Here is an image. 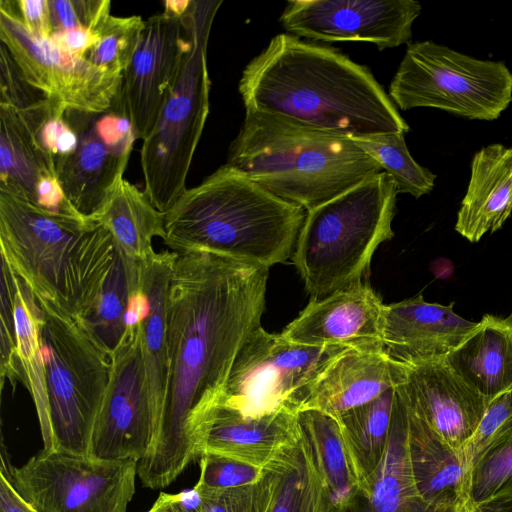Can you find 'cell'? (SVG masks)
<instances>
[{"mask_svg":"<svg viewBox=\"0 0 512 512\" xmlns=\"http://www.w3.org/2000/svg\"><path fill=\"white\" fill-rule=\"evenodd\" d=\"M269 268L207 252L177 253L167 297L170 374L162 420L137 464L165 488L195 461L193 433L217 406L233 363L260 327Z\"/></svg>","mask_w":512,"mask_h":512,"instance_id":"6da1fadb","label":"cell"},{"mask_svg":"<svg viewBox=\"0 0 512 512\" xmlns=\"http://www.w3.org/2000/svg\"><path fill=\"white\" fill-rule=\"evenodd\" d=\"M239 93L245 109L349 138L409 131L366 66L288 33L247 64Z\"/></svg>","mask_w":512,"mask_h":512,"instance_id":"7a4b0ae2","label":"cell"},{"mask_svg":"<svg viewBox=\"0 0 512 512\" xmlns=\"http://www.w3.org/2000/svg\"><path fill=\"white\" fill-rule=\"evenodd\" d=\"M307 211L229 164L186 188L165 212L164 243L270 268L294 252Z\"/></svg>","mask_w":512,"mask_h":512,"instance_id":"3957f363","label":"cell"},{"mask_svg":"<svg viewBox=\"0 0 512 512\" xmlns=\"http://www.w3.org/2000/svg\"><path fill=\"white\" fill-rule=\"evenodd\" d=\"M1 258L38 302L83 320L113 264L116 243L100 223L52 214L0 190Z\"/></svg>","mask_w":512,"mask_h":512,"instance_id":"277c9868","label":"cell"},{"mask_svg":"<svg viewBox=\"0 0 512 512\" xmlns=\"http://www.w3.org/2000/svg\"><path fill=\"white\" fill-rule=\"evenodd\" d=\"M227 164L310 211L382 171L349 137L246 109Z\"/></svg>","mask_w":512,"mask_h":512,"instance_id":"5b68a950","label":"cell"},{"mask_svg":"<svg viewBox=\"0 0 512 512\" xmlns=\"http://www.w3.org/2000/svg\"><path fill=\"white\" fill-rule=\"evenodd\" d=\"M397 194L381 171L307 211L292 260L311 299L362 282L377 247L394 235Z\"/></svg>","mask_w":512,"mask_h":512,"instance_id":"8992f818","label":"cell"},{"mask_svg":"<svg viewBox=\"0 0 512 512\" xmlns=\"http://www.w3.org/2000/svg\"><path fill=\"white\" fill-rule=\"evenodd\" d=\"M221 4V0L191 1L188 53L156 125L142 142L144 193L163 213L187 188L186 178L209 113L207 44Z\"/></svg>","mask_w":512,"mask_h":512,"instance_id":"52a82bcc","label":"cell"},{"mask_svg":"<svg viewBox=\"0 0 512 512\" xmlns=\"http://www.w3.org/2000/svg\"><path fill=\"white\" fill-rule=\"evenodd\" d=\"M38 304L43 314L52 450L89 456L109 384L111 355L81 319L51 303Z\"/></svg>","mask_w":512,"mask_h":512,"instance_id":"ba28073f","label":"cell"},{"mask_svg":"<svg viewBox=\"0 0 512 512\" xmlns=\"http://www.w3.org/2000/svg\"><path fill=\"white\" fill-rule=\"evenodd\" d=\"M389 97L403 111L431 107L491 121L512 102V72L502 61L477 59L430 40L417 41L407 45Z\"/></svg>","mask_w":512,"mask_h":512,"instance_id":"9c48e42d","label":"cell"},{"mask_svg":"<svg viewBox=\"0 0 512 512\" xmlns=\"http://www.w3.org/2000/svg\"><path fill=\"white\" fill-rule=\"evenodd\" d=\"M349 347L307 346L256 328L233 363L218 405L244 417L304 409L313 385Z\"/></svg>","mask_w":512,"mask_h":512,"instance_id":"30bf717a","label":"cell"},{"mask_svg":"<svg viewBox=\"0 0 512 512\" xmlns=\"http://www.w3.org/2000/svg\"><path fill=\"white\" fill-rule=\"evenodd\" d=\"M136 460H103L43 449L0 472L37 512H126L135 493Z\"/></svg>","mask_w":512,"mask_h":512,"instance_id":"8fae6325","label":"cell"},{"mask_svg":"<svg viewBox=\"0 0 512 512\" xmlns=\"http://www.w3.org/2000/svg\"><path fill=\"white\" fill-rule=\"evenodd\" d=\"M0 43L32 87L67 109L100 113L120 93L123 75L104 71L60 48L51 38L30 33L14 0L0 1Z\"/></svg>","mask_w":512,"mask_h":512,"instance_id":"7c38bea8","label":"cell"},{"mask_svg":"<svg viewBox=\"0 0 512 512\" xmlns=\"http://www.w3.org/2000/svg\"><path fill=\"white\" fill-rule=\"evenodd\" d=\"M156 431L139 322L126 328L111 353L109 384L94 425L89 457L139 462L150 450Z\"/></svg>","mask_w":512,"mask_h":512,"instance_id":"4fadbf2b","label":"cell"},{"mask_svg":"<svg viewBox=\"0 0 512 512\" xmlns=\"http://www.w3.org/2000/svg\"><path fill=\"white\" fill-rule=\"evenodd\" d=\"M65 116L78 141L56 177L73 207L92 219L123 179L136 136L120 93L106 111L68 109Z\"/></svg>","mask_w":512,"mask_h":512,"instance_id":"5bb4252c","label":"cell"},{"mask_svg":"<svg viewBox=\"0 0 512 512\" xmlns=\"http://www.w3.org/2000/svg\"><path fill=\"white\" fill-rule=\"evenodd\" d=\"M421 9L414 0H291L280 22L299 38L369 42L382 51L410 43Z\"/></svg>","mask_w":512,"mask_h":512,"instance_id":"9a60e30c","label":"cell"},{"mask_svg":"<svg viewBox=\"0 0 512 512\" xmlns=\"http://www.w3.org/2000/svg\"><path fill=\"white\" fill-rule=\"evenodd\" d=\"M189 47L188 11L182 18L162 12L145 21L120 90L136 139L143 141L156 125Z\"/></svg>","mask_w":512,"mask_h":512,"instance_id":"2e32d148","label":"cell"},{"mask_svg":"<svg viewBox=\"0 0 512 512\" xmlns=\"http://www.w3.org/2000/svg\"><path fill=\"white\" fill-rule=\"evenodd\" d=\"M406 366L405 381L396 387L403 400L462 453L490 402L456 375L444 358Z\"/></svg>","mask_w":512,"mask_h":512,"instance_id":"e0dca14e","label":"cell"},{"mask_svg":"<svg viewBox=\"0 0 512 512\" xmlns=\"http://www.w3.org/2000/svg\"><path fill=\"white\" fill-rule=\"evenodd\" d=\"M383 309L379 296L362 281L324 298L311 299L281 334L291 342L307 346L380 350L384 349Z\"/></svg>","mask_w":512,"mask_h":512,"instance_id":"ac0fdd59","label":"cell"},{"mask_svg":"<svg viewBox=\"0 0 512 512\" xmlns=\"http://www.w3.org/2000/svg\"><path fill=\"white\" fill-rule=\"evenodd\" d=\"M301 436L299 412L252 418L218 405L194 430V457L215 454L265 468L293 449Z\"/></svg>","mask_w":512,"mask_h":512,"instance_id":"d6986e66","label":"cell"},{"mask_svg":"<svg viewBox=\"0 0 512 512\" xmlns=\"http://www.w3.org/2000/svg\"><path fill=\"white\" fill-rule=\"evenodd\" d=\"M450 305L429 303L420 294L384 305V351L406 365L445 358L478 326Z\"/></svg>","mask_w":512,"mask_h":512,"instance_id":"ffe728a7","label":"cell"},{"mask_svg":"<svg viewBox=\"0 0 512 512\" xmlns=\"http://www.w3.org/2000/svg\"><path fill=\"white\" fill-rule=\"evenodd\" d=\"M406 364L384 349L349 348L338 355L313 385L304 409L333 418L364 405L405 381Z\"/></svg>","mask_w":512,"mask_h":512,"instance_id":"44dd1931","label":"cell"},{"mask_svg":"<svg viewBox=\"0 0 512 512\" xmlns=\"http://www.w3.org/2000/svg\"><path fill=\"white\" fill-rule=\"evenodd\" d=\"M405 405L407 455L419 495L432 506L463 512L469 479L463 454Z\"/></svg>","mask_w":512,"mask_h":512,"instance_id":"7402d4cb","label":"cell"},{"mask_svg":"<svg viewBox=\"0 0 512 512\" xmlns=\"http://www.w3.org/2000/svg\"><path fill=\"white\" fill-rule=\"evenodd\" d=\"M407 409L396 388L388 444L366 491L358 489L347 501L327 512H462L428 504L418 493L407 455Z\"/></svg>","mask_w":512,"mask_h":512,"instance_id":"603a6c76","label":"cell"},{"mask_svg":"<svg viewBox=\"0 0 512 512\" xmlns=\"http://www.w3.org/2000/svg\"><path fill=\"white\" fill-rule=\"evenodd\" d=\"M512 213V147L490 144L471 161L467 191L457 213L455 230L478 242L499 230Z\"/></svg>","mask_w":512,"mask_h":512,"instance_id":"cb8c5ba5","label":"cell"},{"mask_svg":"<svg viewBox=\"0 0 512 512\" xmlns=\"http://www.w3.org/2000/svg\"><path fill=\"white\" fill-rule=\"evenodd\" d=\"M176 256V252L164 251L139 261L140 283L146 297V310L140 321L141 345L157 431L169 385L167 297Z\"/></svg>","mask_w":512,"mask_h":512,"instance_id":"d4e9b609","label":"cell"},{"mask_svg":"<svg viewBox=\"0 0 512 512\" xmlns=\"http://www.w3.org/2000/svg\"><path fill=\"white\" fill-rule=\"evenodd\" d=\"M444 360L489 402L512 391V315L501 318L485 314Z\"/></svg>","mask_w":512,"mask_h":512,"instance_id":"484cf974","label":"cell"},{"mask_svg":"<svg viewBox=\"0 0 512 512\" xmlns=\"http://www.w3.org/2000/svg\"><path fill=\"white\" fill-rule=\"evenodd\" d=\"M92 220L104 226L116 245L137 261L156 253L152 247L154 237H165V213L154 207L144 191L124 178Z\"/></svg>","mask_w":512,"mask_h":512,"instance_id":"4316f807","label":"cell"},{"mask_svg":"<svg viewBox=\"0 0 512 512\" xmlns=\"http://www.w3.org/2000/svg\"><path fill=\"white\" fill-rule=\"evenodd\" d=\"M11 290L22 384L27 388L34 401L44 449L52 450L46 363L42 343V310L30 289L12 269Z\"/></svg>","mask_w":512,"mask_h":512,"instance_id":"83f0119b","label":"cell"},{"mask_svg":"<svg viewBox=\"0 0 512 512\" xmlns=\"http://www.w3.org/2000/svg\"><path fill=\"white\" fill-rule=\"evenodd\" d=\"M396 388L339 416V432L359 489L366 491L389 440Z\"/></svg>","mask_w":512,"mask_h":512,"instance_id":"f1b7e54d","label":"cell"},{"mask_svg":"<svg viewBox=\"0 0 512 512\" xmlns=\"http://www.w3.org/2000/svg\"><path fill=\"white\" fill-rule=\"evenodd\" d=\"M299 424L328 492V507L347 501L358 489L336 419L315 410L299 412Z\"/></svg>","mask_w":512,"mask_h":512,"instance_id":"f546056e","label":"cell"},{"mask_svg":"<svg viewBox=\"0 0 512 512\" xmlns=\"http://www.w3.org/2000/svg\"><path fill=\"white\" fill-rule=\"evenodd\" d=\"M50 175L54 174L15 110L0 105V190L35 204L40 182Z\"/></svg>","mask_w":512,"mask_h":512,"instance_id":"4dcf8cb0","label":"cell"},{"mask_svg":"<svg viewBox=\"0 0 512 512\" xmlns=\"http://www.w3.org/2000/svg\"><path fill=\"white\" fill-rule=\"evenodd\" d=\"M139 277L140 262L116 245L111 269L92 310L82 320L110 355L126 331V316Z\"/></svg>","mask_w":512,"mask_h":512,"instance_id":"1f68e13d","label":"cell"},{"mask_svg":"<svg viewBox=\"0 0 512 512\" xmlns=\"http://www.w3.org/2000/svg\"><path fill=\"white\" fill-rule=\"evenodd\" d=\"M404 135L384 133L350 139L392 178L398 193L419 198L433 190L436 175L413 159Z\"/></svg>","mask_w":512,"mask_h":512,"instance_id":"d6a6232c","label":"cell"},{"mask_svg":"<svg viewBox=\"0 0 512 512\" xmlns=\"http://www.w3.org/2000/svg\"><path fill=\"white\" fill-rule=\"evenodd\" d=\"M296 446L270 463L256 483L235 488H210L197 483L193 491L197 496L199 510L269 512L279 482Z\"/></svg>","mask_w":512,"mask_h":512,"instance_id":"836d02e7","label":"cell"},{"mask_svg":"<svg viewBox=\"0 0 512 512\" xmlns=\"http://www.w3.org/2000/svg\"><path fill=\"white\" fill-rule=\"evenodd\" d=\"M508 490H512V415L470 467L465 506Z\"/></svg>","mask_w":512,"mask_h":512,"instance_id":"e575fe53","label":"cell"},{"mask_svg":"<svg viewBox=\"0 0 512 512\" xmlns=\"http://www.w3.org/2000/svg\"><path fill=\"white\" fill-rule=\"evenodd\" d=\"M145 21L140 16L110 15L100 28V37L85 58L94 66L123 75L138 46Z\"/></svg>","mask_w":512,"mask_h":512,"instance_id":"d590c367","label":"cell"},{"mask_svg":"<svg viewBox=\"0 0 512 512\" xmlns=\"http://www.w3.org/2000/svg\"><path fill=\"white\" fill-rule=\"evenodd\" d=\"M311 448L303 433L277 487L269 512H303L310 486Z\"/></svg>","mask_w":512,"mask_h":512,"instance_id":"8d00e7d4","label":"cell"},{"mask_svg":"<svg viewBox=\"0 0 512 512\" xmlns=\"http://www.w3.org/2000/svg\"><path fill=\"white\" fill-rule=\"evenodd\" d=\"M0 350L1 388L6 380L12 387L22 383V371L17 356V338L11 290V269L1 258Z\"/></svg>","mask_w":512,"mask_h":512,"instance_id":"74e56055","label":"cell"},{"mask_svg":"<svg viewBox=\"0 0 512 512\" xmlns=\"http://www.w3.org/2000/svg\"><path fill=\"white\" fill-rule=\"evenodd\" d=\"M49 7L52 31L99 30L111 15L109 0H49Z\"/></svg>","mask_w":512,"mask_h":512,"instance_id":"f35d334b","label":"cell"},{"mask_svg":"<svg viewBox=\"0 0 512 512\" xmlns=\"http://www.w3.org/2000/svg\"><path fill=\"white\" fill-rule=\"evenodd\" d=\"M199 462L197 483L210 488H235L256 483L266 469L215 454L203 455Z\"/></svg>","mask_w":512,"mask_h":512,"instance_id":"ab89813d","label":"cell"},{"mask_svg":"<svg viewBox=\"0 0 512 512\" xmlns=\"http://www.w3.org/2000/svg\"><path fill=\"white\" fill-rule=\"evenodd\" d=\"M45 98L24 79L8 49L0 43V105L20 111L40 104Z\"/></svg>","mask_w":512,"mask_h":512,"instance_id":"60d3db41","label":"cell"},{"mask_svg":"<svg viewBox=\"0 0 512 512\" xmlns=\"http://www.w3.org/2000/svg\"><path fill=\"white\" fill-rule=\"evenodd\" d=\"M511 415L512 391L504 393L490 402L478 427L462 451L469 470L496 431Z\"/></svg>","mask_w":512,"mask_h":512,"instance_id":"b9f144b4","label":"cell"},{"mask_svg":"<svg viewBox=\"0 0 512 512\" xmlns=\"http://www.w3.org/2000/svg\"><path fill=\"white\" fill-rule=\"evenodd\" d=\"M18 15L25 28L40 37L52 31L49 0H15Z\"/></svg>","mask_w":512,"mask_h":512,"instance_id":"7bdbcfd3","label":"cell"},{"mask_svg":"<svg viewBox=\"0 0 512 512\" xmlns=\"http://www.w3.org/2000/svg\"><path fill=\"white\" fill-rule=\"evenodd\" d=\"M99 37L100 29L53 30L49 36L60 48L84 58L98 42Z\"/></svg>","mask_w":512,"mask_h":512,"instance_id":"ee69618b","label":"cell"},{"mask_svg":"<svg viewBox=\"0 0 512 512\" xmlns=\"http://www.w3.org/2000/svg\"><path fill=\"white\" fill-rule=\"evenodd\" d=\"M328 492L316 469L313 456L310 470V486L303 512H327Z\"/></svg>","mask_w":512,"mask_h":512,"instance_id":"f6af8a7d","label":"cell"},{"mask_svg":"<svg viewBox=\"0 0 512 512\" xmlns=\"http://www.w3.org/2000/svg\"><path fill=\"white\" fill-rule=\"evenodd\" d=\"M0 512H37L18 495L10 481L1 472Z\"/></svg>","mask_w":512,"mask_h":512,"instance_id":"bcb514c9","label":"cell"},{"mask_svg":"<svg viewBox=\"0 0 512 512\" xmlns=\"http://www.w3.org/2000/svg\"><path fill=\"white\" fill-rule=\"evenodd\" d=\"M147 512H201L198 503L187 505L181 494L161 492Z\"/></svg>","mask_w":512,"mask_h":512,"instance_id":"7dc6e473","label":"cell"},{"mask_svg":"<svg viewBox=\"0 0 512 512\" xmlns=\"http://www.w3.org/2000/svg\"><path fill=\"white\" fill-rule=\"evenodd\" d=\"M463 512H512V490L466 505Z\"/></svg>","mask_w":512,"mask_h":512,"instance_id":"c3c4849f","label":"cell"},{"mask_svg":"<svg viewBox=\"0 0 512 512\" xmlns=\"http://www.w3.org/2000/svg\"><path fill=\"white\" fill-rule=\"evenodd\" d=\"M192 0H166L164 4V13L182 18L188 11Z\"/></svg>","mask_w":512,"mask_h":512,"instance_id":"681fc988","label":"cell"},{"mask_svg":"<svg viewBox=\"0 0 512 512\" xmlns=\"http://www.w3.org/2000/svg\"><path fill=\"white\" fill-rule=\"evenodd\" d=\"M511 315H512V313H511Z\"/></svg>","mask_w":512,"mask_h":512,"instance_id":"f907efd6","label":"cell"}]
</instances>
